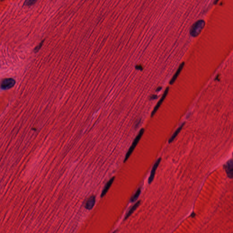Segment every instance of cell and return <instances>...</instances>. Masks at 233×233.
<instances>
[{
    "label": "cell",
    "instance_id": "obj_1",
    "mask_svg": "<svg viewBox=\"0 0 233 233\" xmlns=\"http://www.w3.org/2000/svg\"><path fill=\"white\" fill-rule=\"evenodd\" d=\"M205 26V22L202 20H200L196 22L191 27L190 34L192 37H196L201 33Z\"/></svg>",
    "mask_w": 233,
    "mask_h": 233
},
{
    "label": "cell",
    "instance_id": "obj_2",
    "mask_svg": "<svg viewBox=\"0 0 233 233\" xmlns=\"http://www.w3.org/2000/svg\"><path fill=\"white\" fill-rule=\"evenodd\" d=\"M144 129L143 128H142V129L140 130L139 134H138V135L137 136L135 139H134L132 144L131 145L129 150H128L127 154H126V156L125 157L124 160V162H126L128 160V159H129V157L131 156V155L132 154L134 149L135 148L137 144H138V143L139 142L140 140L141 139L142 137L143 136V134L144 133Z\"/></svg>",
    "mask_w": 233,
    "mask_h": 233
},
{
    "label": "cell",
    "instance_id": "obj_3",
    "mask_svg": "<svg viewBox=\"0 0 233 233\" xmlns=\"http://www.w3.org/2000/svg\"><path fill=\"white\" fill-rule=\"evenodd\" d=\"M15 80L13 79H4L0 84V87L3 90L10 89L15 84Z\"/></svg>",
    "mask_w": 233,
    "mask_h": 233
},
{
    "label": "cell",
    "instance_id": "obj_4",
    "mask_svg": "<svg viewBox=\"0 0 233 233\" xmlns=\"http://www.w3.org/2000/svg\"><path fill=\"white\" fill-rule=\"evenodd\" d=\"M169 91V87H167L166 88L165 91H164V93H163V95L162 97H161L160 100L158 102V103L156 104V105L155 106L154 109H153V111L152 112L151 117H153L154 115L156 113V112L158 111V110L159 109V107L161 106L163 101H164V100L165 99L166 97L168 95Z\"/></svg>",
    "mask_w": 233,
    "mask_h": 233
},
{
    "label": "cell",
    "instance_id": "obj_5",
    "mask_svg": "<svg viewBox=\"0 0 233 233\" xmlns=\"http://www.w3.org/2000/svg\"><path fill=\"white\" fill-rule=\"evenodd\" d=\"M225 168L228 177L232 179L233 177V163L232 159L229 160L226 163L225 165Z\"/></svg>",
    "mask_w": 233,
    "mask_h": 233
},
{
    "label": "cell",
    "instance_id": "obj_6",
    "mask_svg": "<svg viewBox=\"0 0 233 233\" xmlns=\"http://www.w3.org/2000/svg\"><path fill=\"white\" fill-rule=\"evenodd\" d=\"M161 161V158H159V159L157 160L155 163L154 164V166L153 167V168H152L151 170L150 175L149 178H148V184H150L151 183L153 182V181L154 180V178L155 174V173H156V170L158 169V166L159 165V163H160Z\"/></svg>",
    "mask_w": 233,
    "mask_h": 233
},
{
    "label": "cell",
    "instance_id": "obj_7",
    "mask_svg": "<svg viewBox=\"0 0 233 233\" xmlns=\"http://www.w3.org/2000/svg\"><path fill=\"white\" fill-rule=\"evenodd\" d=\"M184 66V62H182V63L180 64V66H179L177 70L176 71L175 74H174V76L172 77V79H171V80L170 81L169 83L170 85H172V84H174V83H175L178 76H179L180 73L181 72L182 70H183Z\"/></svg>",
    "mask_w": 233,
    "mask_h": 233
},
{
    "label": "cell",
    "instance_id": "obj_8",
    "mask_svg": "<svg viewBox=\"0 0 233 233\" xmlns=\"http://www.w3.org/2000/svg\"><path fill=\"white\" fill-rule=\"evenodd\" d=\"M96 199L94 196H92L87 200L85 204V208L88 210H91L93 208L95 204Z\"/></svg>",
    "mask_w": 233,
    "mask_h": 233
},
{
    "label": "cell",
    "instance_id": "obj_9",
    "mask_svg": "<svg viewBox=\"0 0 233 233\" xmlns=\"http://www.w3.org/2000/svg\"><path fill=\"white\" fill-rule=\"evenodd\" d=\"M115 178L113 177L111 178L108 181L106 184L105 187L103 189V190L102 191V192L101 193V197L102 198L107 193V191H109V189L111 187V185L113 184V182L114 181Z\"/></svg>",
    "mask_w": 233,
    "mask_h": 233
},
{
    "label": "cell",
    "instance_id": "obj_10",
    "mask_svg": "<svg viewBox=\"0 0 233 233\" xmlns=\"http://www.w3.org/2000/svg\"><path fill=\"white\" fill-rule=\"evenodd\" d=\"M141 204V201H139L136 203L135 204L133 205L132 207L130 208L129 211H128V213L126 214V216L125 217V220H126L127 219L129 218L131 216L132 214L134 212V211L136 210L137 208H138V207L139 206L140 204Z\"/></svg>",
    "mask_w": 233,
    "mask_h": 233
},
{
    "label": "cell",
    "instance_id": "obj_11",
    "mask_svg": "<svg viewBox=\"0 0 233 233\" xmlns=\"http://www.w3.org/2000/svg\"><path fill=\"white\" fill-rule=\"evenodd\" d=\"M184 124L185 122H184V123L182 124L181 125V126L175 131V132L174 133V134H173L172 136H171V138H170L169 139V143H172L173 141L175 139V138L177 137L178 135L180 132L181 130L183 128V127H184Z\"/></svg>",
    "mask_w": 233,
    "mask_h": 233
},
{
    "label": "cell",
    "instance_id": "obj_12",
    "mask_svg": "<svg viewBox=\"0 0 233 233\" xmlns=\"http://www.w3.org/2000/svg\"><path fill=\"white\" fill-rule=\"evenodd\" d=\"M141 192V189L140 188L138 189V190H137L135 193L132 197V198L130 199V202H134L136 201L138 199L140 193Z\"/></svg>",
    "mask_w": 233,
    "mask_h": 233
},
{
    "label": "cell",
    "instance_id": "obj_13",
    "mask_svg": "<svg viewBox=\"0 0 233 233\" xmlns=\"http://www.w3.org/2000/svg\"><path fill=\"white\" fill-rule=\"evenodd\" d=\"M38 1V0H25L24 5L27 7H30L34 5Z\"/></svg>",
    "mask_w": 233,
    "mask_h": 233
},
{
    "label": "cell",
    "instance_id": "obj_14",
    "mask_svg": "<svg viewBox=\"0 0 233 233\" xmlns=\"http://www.w3.org/2000/svg\"><path fill=\"white\" fill-rule=\"evenodd\" d=\"M44 42V40L42 41L41 43L39 44L38 46L35 47V49H34V52H35V53H37V52H38L40 50V49H41V47H42V45H43Z\"/></svg>",
    "mask_w": 233,
    "mask_h": 233
},
{
    "label": "cell",
    "instance_id": "obj_15",
    "mask_svg": "<svg viewBox=\"0 0 233 233\" xmlns=\"http://www.w3.org/2000/svg\"><path fill=\"white\" fill-rule=\"evenodd\" d=\"M157 98H158V96L156 95H153L151 96L150 99V100H154V99H156Z\"/></svg>",
    "mask_w": 233,
    "mask_h": 233
},
{
    "label": "cell",
    "instance_id": "obj_16",
    "mask_svg": "<svg viewBox=\"0 0 233 233\" xmlns=\"http://www.w3.org/2000/svg\"><path fill=\"white\" fill-rule=\"evenodd\" d=\"M136 68L138 70H142L143 69V67L141 65H138L136 67Z\"/></svg>",
    "mask_w": 233,
    "mask_h": 233
},
{
    "label": "cell",
    "instance_id": "obj_17",
    "mask_svg": "<svg viewBox=\"0 0 233 233\" xmlns=\"http://www.w3.org/2000/svg\"><path fill=\"white\" fill-rule=\"evenodd\" d=\"M161 88H162V87H158V88H157V90H156V91H160V90H161Z\"/></svg>",
    "mask_w": 233,
    "mask_h": 233
},
{
    "label": "cell",
    "instance_id": "obj_18",
    "mask_svg": "<svg viewBox=\"0 0 233 233\" xmlns=\"http://www.w3.org/2000/svg\"><path fill=\"white\" fill-rule=\"evenodd\" d=\"M5 1V0H1V1Z\"/></svg>",
    "mask_w": 233,
    "mask_h": 233
}]
</instances>
